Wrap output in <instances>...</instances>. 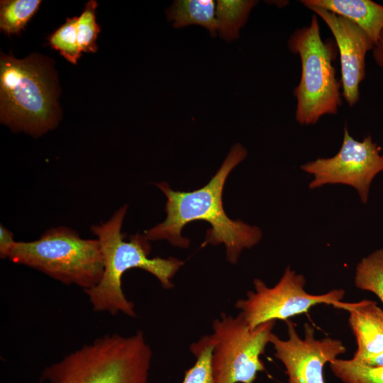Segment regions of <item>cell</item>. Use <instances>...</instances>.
<instances>
[{
	"label": "cell",
	"instance_id": "6da1fadb",
	"mask_svg": "<svg viewBox=\"0 0 383 383\" xmlns=\"http://www.w3.org/2000/svg\"><path fill=\"white\" fill-rule=\"evenodd\" d=\"M247 154L243 145H234L209 182L192 192L174 191L165 182L155 184L167 197V217L144 232L146 238L150 241L167 240L173 245L187 248L189 240L182 237V228L194 221H206L211 228L207 230L204 244L223 243L227 260L235 264L244 249L252 248L262 238V231L257 226L231 219L223 206L222 193L226 178Z\"/></svg>",
	"mask_w": 383,
	"mask_h": 383
},
{
	"label": "cell",
	"instance_id": "7a4b0ae2",
	"mask_svg": "<svg viewBox=\"0 0 383 383\" xmlns=\"http://www.w3.org/2000/svg\"><path fill=\"white\" fill-rule=\"evenodd\" d=\"M127 210L128 205H124L106 222L91 227L100 244L104 272L99 283L84 292L94 311L135 318L134 304L122 289L123 274L139 268L154 275L164 289H170L174 287L171 280L184 262L175 257L150 258L151 246L144 234L136 233L125 241L121 228Z\"/></svg>",
	"mask_w": 383,
	"mask_h": 383
},
{
	"label": "cell",
	"instance_id": "3957f363",
	"mask_svg": "<svg viewBox=\"0 0 383 383\" xmlns=\"http://www.w3.org/2000/svg\"><path fill=\"white\" fill-rule=\"evenodd\" d=\"M152 352L142 331L106 334L46 367L42 383H148Z\"/></svg>",
	"mask_w": 383,
	"mask_h": 383
},
{
	"label": "cell",
	"instance_id": "277c9868",
	"mask_svg": "<svg viewBox=\"0 0 383 383\" xmlns=\"http://www.w3.org/2000/svg\"><path fill=\"white\" fill-rule=\"evenodd\" d=\"M8 259L84 291L96 286L104 272L99 240L82 238L62 226L47 230L38 240L16 241Z\"/></svg>",
	"mask_w": 383,
	"mask_h": 383
},
{
	"label": "cell",
	"instance_id": "5b68a950",
	"mask_svg": "<svg viewBox=\"0 0 383 383\" xmlns=\"http://www.w3.org/2000/svg\"><path fill=\"white\" fill-rule=\"evenodd\" d=\"M287 47L301 61L300 79L293 91L296 121L314 125L324 116L336 114L343 102L341 83L333 66L337 51L331 43L322 40L316 15L309 25L293 31Z\"/></svg>",
	"mask_w": 383,
	"mask_h": 383
},
{
	"label": "cell",
	"instance_id": "8992f818",
	"mask_svg": "<svg viewBox=\"0 0 383 383\" xmlns=\"http://www.w3.org/2000/svg\"><path fill=\"white\" fill-rule=\"evenodd\" d=\"M45 72L37 60L1 55V121L38 136L56 123L55 97Z\"/></svg>",
	"mask_w": 383,
	"mask_h": 383
},
{
	"label": "cell",
	"instance_id": "52a82bcc",
	"mask_svg": "<svg viewBox=\"0 0 383 383\" xmlns=\"http://www.w3.org/2000/svg\"><path fill=\"white\" fill-rule=\"evenodd\" d=\"M276 321L250 329L243 316L222 313L212 323L211 369L215 383H253L265 370V353Z\"/></svg>",
	"mask_w": 383,
	"mask_h": 383
},
{
	"label": "cell",
	"instance_id": "ba28073f",
	"mask_svg": "<svg viewBox=\"0 0 383 383\" xmlns=\"http://www.w3.org/2000/svg\"><path fill=\"white\" fill-rule=\"evenodd\" d=\"M303 274L287 266L279 281L269 287L260 279L253 281L255 291L247 292L246 297L238 299L235 306L240 311L250 329L270 321H287L294 316L307 312L311 307L341 301L345 290L333 289L323 294L308 293L304 287Z\"/></svg>",
	"mask_w": 383,
	"mask_h": 383
},
{
	"label": "cell",
	"instance_id": "9c48e42d",
	"mask_svg": "<svg viewBox=\"0 0 383 383\" xmlns=\"http://www.w3.org/2000/svg\"><path fill=\"white\" fill-rule=\"evenodd\" d=\"M300 167L313 176L309 189L326 184L348 185L356 190L362 203L367 204L372 181L383 172L382 148L370 134L361 141L355 139L345 123L341 147L335 155L318 157Z\"/></svg>",
	"mask_w": 383,
	"mask_h": 383
},
{
	"label": "cell",
	"instance_id": "30bf717a",
	"mask_svg": "<svg viewBox=\"0 0 383 383\" xmlns=\"http://www.w3.org/2000/svg\"><path fill=\"white\" fill-rule=\"evenodd\" d=\"M286 324L287 339L272 333L270 343L275 358L285 367L287 383H325L324 365L345 353L346 348L338 339L316 338L314 328L309 323L304 324V338L299 337L293 321L289 319Z\"/></svg>",
	"mask_w": 383,
	"mask_h": 383
},
{
	"label": "cell",
	"instance_id": "8fae6325",
	"mask_svg": "<svg viewBox=\"0 0 383 383\" xmlns=\"http://www.w3.org/2000/svg\"><path fill=\"white\" fill-rule=\"evenodd\" d=\"M331 30L340 53L342 96L349 106L360 99V84L365 77V57L374 43L368 35L351 21L328 10L309 7Z\"/></svg>",
	"mask_w": 383,
	"mask_h": 383
},
{
	"label": "cell",
	"instance_id": "7c38bea8",
	"mask_svg": "<svg viewBox=\"0 0 383 383\" xmlns=\"http://www.w3.org/2000/svg\"><path fill=\"white\" fill-rule=\"evenodd\" d=\"M332 306L349 313V324L357 342L353 360L362 362L383 352V310L377 302L369 299L353 303L341 301Z\"/></svg>",
	"mask_w": 383,
	"mask_h": 383
},
{
	"label": "cell",
	"instance_id": "4fadbf2b",
	"mask_svg": "<svg viewBox=\"0 0 383 383\" xmlns=\"http://www.w3.org/2000/svg\"><path fill=\"white\" fill-rule=\"evenodd\" d=\"M305 7H318L343 16L362 28L374 45L383 31V5L371 0H301Z\"/></svg>",
	"mask_w": 383,
	"mask_h": 383
},
{
	"label": "cell",
	"instance_id": "5bb4252c",
	"mask_svg": "<svg viewBox=\"0 0 383 383\" xmlns=\"http://www.w3.org/2000/svg\"><path fill=\"white\" fill-rule=\"evenodd\" d=\"M216 8L212 0H177L167 9L166 15L174 28L199 25L215 36L218 31Z\"/></svg>",
	"mask_w": 383,
	"mask_h": 383
},
{
	"label": "cell",
	"instance_id": "9a60e30c",
	"mask_svg": "<svg viewBox=\"0 0 383 383\" xmlns=\"http://www.w3.org/2000/svg\"><path fill=\"white\" fill-rule=\"evenodd\" d=\"M257 3L255 0L218 1L216 17L220 37L228 42L238 38L240 29Z\"/></svg>",
	"mask_w": 383,
	"mask_h": 383
},
{
	"label": "cell",
	"instance_id": "2e32d148",
	"mask_svg": "<svg viewBox=\"0 0 383 383\" xmlns=\"http://www.w3.org/2000/svg\"><path fill=\"white\" fill-rule=\"evenodd\" d=\"M354 283L357 289L375 294L383 304V248L375 250L357 264Z\"/></svg>",
	"mask_w": 383,
	"mask_h": 383
},
{
	"label": "cell",
	"instance_id": "e0dca14e",
	"mask_svg": "<svg viewBox=\"0 0 383 383\" xmlns=\"http://www.w3.org/2000/svg\"><path fill=\"white\" fill-rule=\"evenodd\" d=\"M41 1H1L0 28L8 35L18 34L38 10Z\"/></svg>",
	"mask_w": 383,
	"mask_h": 383
},
{
	"label": "cell",
	"instance_id": "ac0fdd59",
	"mask_svg": "<svg viewBox=\"0 0 383 383\" xmlns=\"http://www.w3.org/2000/svg\"><path fill=\"white\" fill-rule=\"evenodd\" d=\"M330 367L343 383H383V366H370L351 360L336 358Z\"/></svg>",
	"mask_w": 383,
	"mask_h": 383
},
{
	"label": "cell",
	"instance_id": "d6986e66",
	"mask_svg": "<svg viewBox=\"0 0 383 383\" xmlns=\"http://www.w3.org/2000/svg\"><path fill=\"white\" fill-rule=\"evenodd\" d=\"M189 348L196 362L186 371L182 383H215L211 369L213 344L210 335L202 336Z\"/></svg>",
	"mask_w": 383,
	"mask_h": 383
},
{
	"label": "cell",
	"instance_id": "ffe728a7",
	"mask_svg": "<svg viewBox=\"0 0 383 383\" xmlns=\"http://www.w3.org/2000/svg\"><path fill=\"white\" fill-rule=\"evenodd\" d=\"M78 17L67 18L66 22L48 38L51 47L69 62L77 64L82 51L77 40V25Z\"/></svg>",
	"mask_w": 383,
	"mask_h": 383
},
{
	"label": "cell",
	"instance_id": "44dd1931",
	"mask_svg": "<svg viewBox=\"0 0 383 383\" xmlns=\"http://www.w3.org/2000/svg\"><path fill=\"white\" fill-rule=\"evenodd\" d=\"M96 6V1H88L84 11L78 17L77 40L82 52H95L97 50L96 40L100 28L95 18Z\"/></svg>",
	"mask_w": 383,
	"mask_h": 383
},
{
	"label": "cell",
	"instance_id": "7402d4cb",
	"mask_svg": "<svg viewBox=\"0 0 383 383\" xmlns=\"http://www.w3.org/2000/svg\"><path fill=\"white\" fill-rule=\"evenodd\" d=\"M16 241L14 240L13 233L4 226H0V257L9 258V255Z\"/></svg>",
	"mask_w": 383,
	"mask_h": 383
},
{
	"label": "cell",
	"instance_id": "603a6c76",
	"mask_svg": "<svg viewBox=\"0 0 383 383\" xmlns=\"http://www.w3.org/2000/svg\"><path fill=\"white\" fill-rule=\"evenodd\" d=\"M372 56L374 62L383 72V31L378 42L374 45Z\"/></svg>",
	"mask_w": 383,
	"mask_h": 383
},
{
	"label": "cell",
	"instance_id": "cb8c5ba5",
	"mask_svg": "<svg viewBox=\"0 0 383 383\" xmlns=\"http://www.w3.org/2000/svg\"><path fill=\"white\" fill-rule=\"evenodd\" d=\"M362 363L366 364L370 366H383V352L377 355L373 356L365 360Z\"/></svg>",
	"mask_w": 383,
	"mask_h": 383
}]
</instances>
